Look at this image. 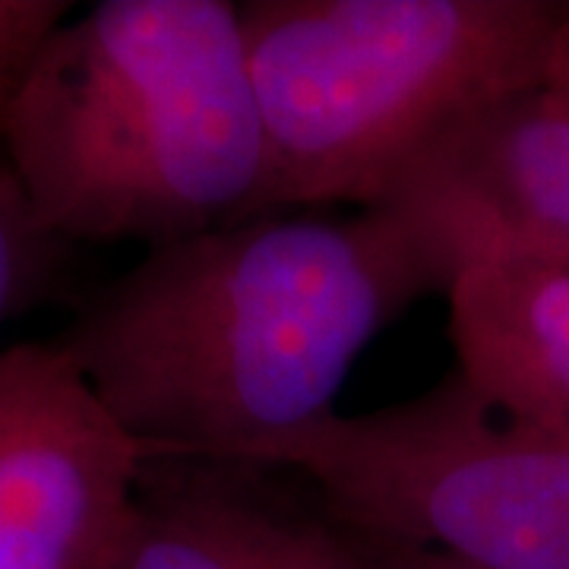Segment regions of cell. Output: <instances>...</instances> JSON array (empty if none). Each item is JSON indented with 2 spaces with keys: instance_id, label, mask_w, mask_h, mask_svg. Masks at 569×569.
<instances>
[{
  "instance_id": "cell-7",
  "label": "cell",
  "mask_w": 569,
  "mask_h": 569,
  "mask_svg": "<svg viewBox=\"0 0 569 569\" xmlns=\"http://www.w3.org/2000/svg\"><path fill=\"white\" fill-rule=\"evenodd\" d=\"M96 569H377V541L320 490L295 497L279 466L149 456Z\"/></svg>"
},
{
  "instance_id": "cell-6",
  "label": "cell",
  "mask_w": 569,
  "mask_h": 569,
  "mask_svg": "<svg viewBox=\"0 0 569 569\" xmlns=\"http://www.w3.org/2000/svg\"><path fill=\"white\" fill-rule=\"evenodd\" d=\"M377 206L402 212L471 263L569 272V111L541 86L481 108L408 164Z\"/></svg>"
},
{
  "instance_id": "cell-3",
  "label": "cell",
  "mask_w": 569,
  "mask_h": 569,
  "mask_svg": "<svg viewBox=\"0 0 569 569\" xmlns=\"http://www.w3.org/2000/svg\"><path fill=\"white\" fill-rule=\"evenodd\" d=\"M567 3L550 0H250L260 104V212L377 206L456 123L541 86Z\"/></svg>"
},
{
  "instance_id": "cell-9",
  "label": "cell",
  "mask_w": 569,
  "mask_h": 569,
  "mask_svg": "<svg viewBox=\"0 0 569 569\" xmlns=\"http://www.w3.org/2000/svg\"><path fill=\"white\" fill-rule=\"evenodd\" d=\"M63 241L39 222L17 174L0 168V323L36 301L58 269Z\"/></svg>"
},
{
  "instance_id": "cell-8",
  "label": "cell",
  "mask_w": 569,
  "mask_h": 569,
  "mask_svg": "<svg viewBox=\"0 0 569 569\" xmlns=\"http://www.w3.org/2000/svg\"><path fill=\"white\" fill-rule=\"evenodd\" d=\"M456 370L507 421L569 437V272L466 266L449 288Z\"/></svg>"
},
{
  "instance_id": "cell-1",
  "label": "cell",
  "mask_w": 569,
  "mask_h": 569,
  "mask_svg": "<svg viewBox=\"0 0 569 569\" xmlns=\"http://www.w3.org/2000/svg\"><path fill=\"white\" fill-rule=\"evenodd\" d=\"M452 282L396 209L266 212L146 250L54 342L149 456L253 462L332 418L365 348Z\"/></svg>"
},
{
  "instance_id": "cell-5",
  "label": "cell",
  "mask_w": 569,
  "mask_h": 569,
  "mask_svg": "<svg viewBox=\"0 0 569 569\" xmlns=\"http://www.w3.org/2000/svg\"><path fill=\"white\" fill-rule=\"evenodd\" d=\"M149 452L54 339L0 351V569H96Z\"/></svg>"
},
{
  "instance_id": "cell-10",
  "label": "cell",
  "mask_w": 569,
  "mask_h": 569,
  "mask_svg": "<svg viewBox=\"0 0 569 569\" xmlns=\"http://www.w3.org/2000/svg\"><path fill=\"white\" fill-rule=\"evenodd\" d=\"M70 10L67 0H0V114Z\"/></svg>"
},
{
  "instance_id": "cell-2",
  "label": "cell",
  "mask_w": 569,
  "mask_h": 569,
  "mask_svg": "<svg viewBox=\"0 0 569 569\" xmlns=\"http://www.w3.org/2000/svg\"><path fill=\"white\" fill-rule=\"evenodd\" d=\"M7 168L63 244H174L260 212L266 140L241 3L102 0L0 114Z\"/></svg>"
},
{
  "instance_id": "cell-12",
  "label": "cell",
  "mask_w": 569,
  "mask_h": 569,
  "mask_svg": "<svg viewBox=\"0 0 569 569\" xmlns=\"http://www.w3.org/2000/svg\"><path fill=\"white\" fill-rule=\"evenodd\" d=\"M373 541H377V569H478L440 550L396 545V541H380V538Z\"/></svg>"
},
{
  "instance_id": "cell-4",
  "label": "cell",
  "mask_w": 569,
  "mask_h": 569,
  "mask_svg": "<svg viewBox=\"0 0 569 569\" xmlns=\"http://www.w3.org/2000/svg\"><path fill=\"white\" fill-rule=\"evenodd\" d=\"M253 462L301 475L370 538L478 569H569V437L507 421L456 367L415 399L332 415Z\"/></svg>"
},
{
  "instance_id": "cell-11",
  "label": "cell",
  "mask_w": 569,
  "mask_h": 569,
  "mask_svg": "<svg viewBox=\"0 0 569 569\" xmlns=\"http://www.w3.org/2000/svg\"><path fill=\"white\" fill-rule=\"evenodd\" d=\"M541 89L569 111V3L563 7V17L550 36L545 70H541Z\"/></svg>"
}]
</instances>
